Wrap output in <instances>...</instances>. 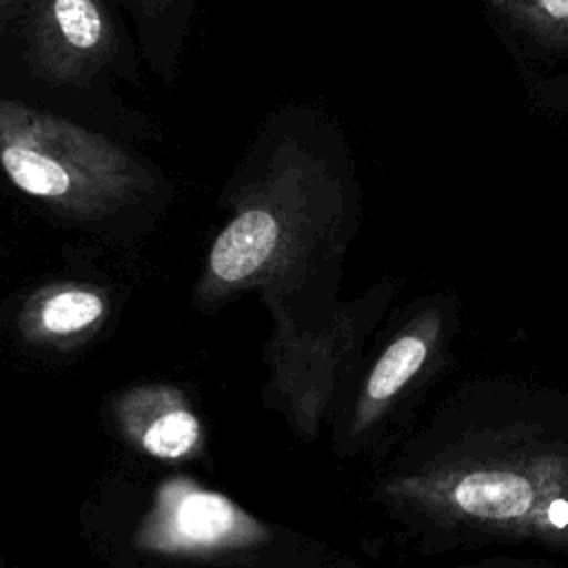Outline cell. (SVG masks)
Returning a JSON list of instances; mask_svg holds the SVG:
<instances>
[{"label":"cell","mask_w":568,"mask_h":568,"mask_svg":"<svg viewBox=\"0 0 568 568\" xmlns=\"http://www.w3.org/2000/svg\"><path fill=\"white\" fill-rule=\"evenodd\" d=\"M384 493L424 544L535 541L568 552V399H455Z\"/></svg>","instance_id":"6da1fadb"},{"label":"cell","mask_w":568,"mask_h":568,"mask_svg":"<svg viewBox=\"0 0 568 568\" xmlns=\"http://www.w3.org/2000/svg\"><path fill=\"white\" fill-rule=\"evenodd\" d=\"M0 166L22 193L78 213L120 206L151 184L113 140L7 98H0Z\"/></svg>","instance_id":"7a4b0ae2"},{"label":"cell","mask_w":568,"mask_h":568,"mask_svg":"<svg viewBox=\"0 0 568 568\" xmlns=\"http://www.w3.org/2000/svg\"><path fill=\"white\" fill-rule=\"evenodd\" d=\"M115 31L102 0H36L27 29L33 71L55 84H84L113 55Z\"/></svg>","instance_id":"3957f363"},{"label":"cell","mask_w":568,"mask_h":568,"mask_svg":"<svg viewBox=\"0 0 568 568\" xmlns=\"http://www.w3.org/2000/svg\"><path fill=\"white\" fill-rule=\"evenodd\" d=\"M444 333L446 311L437 304H426L404 328L395 333L375 359L362 388L355 413L357 428L373 424L426 373L444 344Z\"/></svg>","instance_id":"277c9868"},{"label":"cell","mask_w":568,"mask_h":568,"mask_svg":"<svg viewBox=\"0 0 568 568\" xmlns=\"http://www.w3.org/2000/svg\"><path fill=\"white\" fill-rule=\"evenodd\" d=\"M246 517L222 495L195 486L164 490L151 526V544L160 548H213L240 537Z\"/></svg>","instance_id":"5b68a950"},{"label":"cell","mask_w":568,"mask_h":568,"mask_svg":"<svg viewBox=\"0 0 568 568\" xmlns=\"http://www.w3.org/2000/svg\"><path fill=\"white\" fill-rule=\"evenodd\" d=\"M517 29L546 44L568 42V0H493Z\"/></svg>","instance_id":"8992f818"},{"label":"cell","mask_w":568,"mask_h":568,"mask_svg":"<svg viewBox=\"0 0 568 568\" xmlns=\"http://www.w3.org/2000/svg\"><path fill=\"white\" fill-rule=\"evenodd\" d=\"M104 302L87 288H64L49 295L40 306V324L47 333L69 335L84 331L102 317Z\"/></svg>","instance_id":"52a82bcc"},{"label":"cell","mask_w":568,"mask_h":568,"mask_svg":"<svg viewBox=\"0 0 568 568\" xmlns=\"http://www.w3.org/2000/svg\"><path fill=\"white\" fill-rule=\"evenodd\" d=\"M142 446L162 459L186 455L200 439V424L193 413L182 406L160 410L140 433Z\"/></svg>","instance_id":"ba28073f"},{"label":"cell","mask_w":568,"mask_h":568,"mask_svg":"<svg viewBox=\"0 0 568 568\" xmlns=\"http://www.w3.org/2000/svg\"><path fill=\"white\" fill-rule=\"evenodd\" d=\"M138 2V7L146 13V16H158V13H162L173 0H135Z\"/></svg>","instance_id":"9c48e42d"},{"label":"cell","mask_w":568,"mask_h":568,"mask_svg":"<svg viewBox=\"0 0 568 568\" xmlns=\"http://www.w3.org/2000/svg\"><path fill=\"white\" fill-rule=\"evenodd\" d=\"M470 568H532L528 564H515V561H486L479 566H470Z\"/></svg>","instance_id":"30bf717a"},{"label":"cell","mask_w":568,"mask_h":568,"mask_svg":"<svg viewBox=\"0 0 568 568\" xmlns=\"http://www.w3.org/2000/svg\"><path fill=\"white\" fill-rule=\"evenodd\" d=\"M13 0H0V7H4V4H11Z\"/></svg>","instance_id":"8fae6325"}]
</instances>
